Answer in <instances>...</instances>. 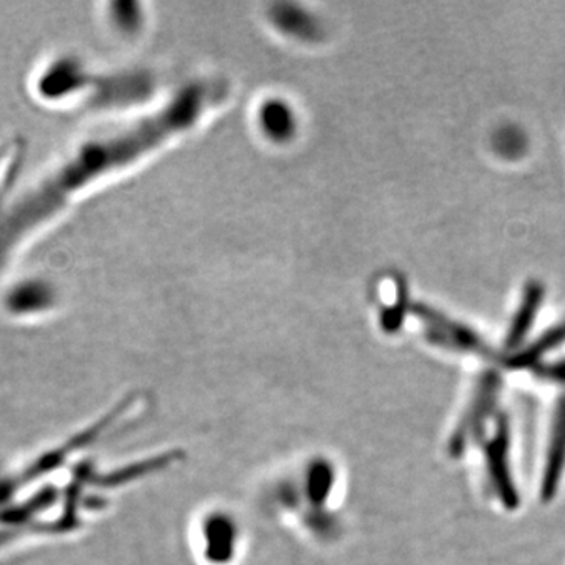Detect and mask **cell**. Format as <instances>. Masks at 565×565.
<instances>
[{
    "instance_id": "cell-1",
    "label": "cell",
    "mask_w": 565,
    "mask_h": 565,
    "mask_svg": "<svg viewBox=\"0 0 565 565\" xmlns=\"http://www.w3.org/2000/svg\"><path fill=\"white\" fill-rule=\"evenodd\" d=\"M207 103L210 95L206 87L202 84L189 85L152 117L145 118L109 139L85 145L79 154L74 156L46 181L40 182L39 188L28 193L9 217L0 223V255H6L10 247L20 243L21 237L51 218L84 185L98 180L103 174L129 166L161 147L170 137L191 128Z\"/></svg>"
},
{
    "instance_id": "cell-2",
    "label": "cell",
    "mask_w": 565,
    "mask_h": 565,
    "mask_svg": "<svg viewBox=\"0 0 565 565\" xmlns=\"http://www.w3.org/2000/svg\"><path fill=\"white\" fill-rule=\"evenodd\" d=\"M412 311L422 322L427 341L438 348L455 352L476 353V355L489 353L482 338L470 327L448 318L429 305L415 303Z\"/></svg>"
},
{
    "instance_id": "cell-3",
    "label": "cell",
    "mask_w": 565,
    "mask_h": 565,
    "mask_svg": "<svg viewBox=\"0 0 565 565\" xmlns=\"http://www.w3.org/2000/svg\"><path fill=\"white\" fill-rule=\"evenodd\" d=\"M500 384V377L497 374L482 375L470 407L463 415L462 422L457 424L456 433L452 434L451 441H449V451L452 456L462 455L463 449L475 441L476 435L484 430V424L497 405Z\"/></svg>"
},
{
    "instance_id": "cell-4",
    "label": "cell",
    "mask_w": 565,
    "mask_h": 565,
    "mask_svg": "<svg viewBox=\"0 0 565 565\" xmlns=\"http://www.w3.org/2000/svg\"><path fill=\"white\" fill-rule=\"evenodd\" d=\"M486 462L493 492L504 505L515 508L519 497L509 467V429L505 422L498 423L492 440L486 446Z\"/></svg>"
},
{
    "instance_id": "cell-5",
    "label": "cell",
    "mask_w": 565,
    "mask_h": 565,
    "mask_svg": "<svg viewBox=\"0 0 565 565\" xmlns=\"http://www.w3.org/2000/svg\"><path fill=\"white\" fill-rule=\"evenodd\" d=\"M545 288L541 281H530L523 289L522 300L516 308L508 334H505V349L508 351H519L525 343V338L533 329L539 310L544 305Z\"/></svg>"
},
{
    "instance_id": "cell-6",
    "label": "cell",
    "mask_w": 565,
    "mask_h": 565,
    "mask_svg": "<svg viewBox=\"0 0 565 565\" xmlns=\"http://www.w3.org/2000/svg\"><path fill=\"white\" fill-rule=\"evenodd\" d=\"M565 467V397L557 404L550 434L548 451H546L544 479H542V497L544 500L555 497L557 486Z\"/></svg>"
},
{
    "instance_id": "cell-7",
    "label": "cell",
    "mask_w": 565,
    "mask_h": 565,
    "mask_svg": "<svg viewBox=\"0 0 565 565\" xmlns=\"http://www.w3.org/2000/svg\"><path fill=\"white\" fill-rule=\"evenodd\" d=\"M152 84L150 77L131 74V76L109 77L99 82L98 98L104 103H137L150 95Z\"/></svg>"
},
{
    "instance_id": "cell-8",
    "label": "cell",
    "mask_w": 565,
    "mask_h": 565,
    "mask_svg": "<svg viewBox=\"0 0 565 565\" xmlns=\"http://www.w3.org/2000/svg\"><path fill=\"white\" fill-rule=\"evenodd\" d=\"M565 343V321L556 323L552 329L546 330L539 340L526 345L522 351L512 353L508 359V366L512 370H526V367H537L542 360L548 355V352L555 351Z\"/></svg>"
},
{
    "instance_id": "cell-9",
    "label": "cell",
    "mask_w": 565,
    "mask_h": 565,
    "mask_svg": "<svg viewBox=\"0 0 565 565\" xmlns=\"http://www.w3.org/2000/svg\"><path fill=\"white\" fill-rule=\"evenodd\" d=\"M259 121H262L264 132L277 141L291 139L296 131V118H294L291 107L282 102L264 104L259 111Z\"/></svg>"
},
{
    "instance_id": "cell-10",
    "label": "cell",
    "mask_w": 565,
    "mask_h": 565,
    "mask_svg": "<svg viewBox=\"0 0 565 565\" xmlns=\"http://www.w3.org/2000/svg\"><path fill=\"white\" fill-rule=\"evenodd\" d=\"M274 21L282 31L291 33V35L302 36V39H313L316 36L315 20L308 17L305 11L296 9L291 6L275 7Z\"/></svg>"
},
{
    "instance_id": "cell-11",
    "label": "cell",
    "mask_w": 565,
    "mask_h": 565,
    "mask_svg": "<svg viewBox=\"0 0 565 565\" xmlns=\"http://www.w3.org/2000/svg\"><path fill=\"white\" fill-rule=\"evenodd\" d=\"M206 527L207 531H210L207 541H210L212 548H214V553H217V555H228L230 546L233 544L234 526L232 523H230L228 520L215 516V519H212L211 523H207Z\"/></svg>"
},
{
    "instance_id": "cell-12",
    "label": "cell",
    "mask_w": 565,
    "mask_h": 565,
    "mask_svg": "<svg viewBox=\"0 0 565 565\" xmlns=\"http://www.w3.org/2000/svg\"><path fill=\"white\" fill-rule=\"evenodd\" d=\"M115 18H117L118 24L125 28L126 31H132L137 25L140 24V10L136 3L121 2L115 6Z\"/></svg>"
},
{
    "instance_id": "cell-13",
    "label": "cell",
    "mask_w": 565,
    "mask_h": 565,
    "mask_svg": "<svg viewBox=\"0 0 565 565\" xmlns=\"http://www.w3.org/2000/svg\"><path fill=\"white\" fill-rule=\"evenodd\" d=\"M508 145H511L509 158H516L519 152H522L523 148H525V139L516 136L515 131H501L500 137H497L498 150L504 154L505 150H508Z\"/></svg>"
},
{
    "instance_id": "cell-14",
    "label": "cell",
    "mask_w": 565,
    "mask_h": 565,
    "mask_svg": "<svg viewBox=\"0 0 565 565\" xmlns=\"http://www.w3.org/2000/svg\"><path fill=\"white\" fill-rule=\"evenodd\" d=\"M535 371L544 381L565 385V359L553 364H541V366L535 367Z\"/></svg>"
}]
</instances>
